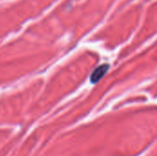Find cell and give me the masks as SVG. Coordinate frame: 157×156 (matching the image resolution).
<instances>
[{"label": "cell", "mask_w": 157, "mask_h": 156, "mask_svg": "<svg viewBox=\"0 0 157 156\" xmlns=\"http://www.w3.org/2000/svg\"><path fill=\"white\" fill-rule=\"evenodd\" d=\"M109 66L108 65H101L100 67H98L97 70H95V72L92 74L91 77V81L93 83H96L97 81H98L99 79H101L103 77V75L107 73Z\"/></svg>", "instance_id": "1"}]
</instances>
